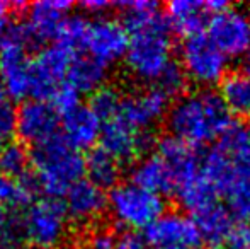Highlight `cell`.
Segmentation results:
<instances>
[{"label": "cell", "instance_id": "obj_40", "mask_svg": "<svg viewBox=\"0 0 250 249\" xmlns=\"http://www.w3.org/2000/svg\"><path fill=\"white\" fill-rule=\"evenodd\" d=\"M249 17H250V14H249Z\"/></svg>", "mask_w": 250, "mask_h": 249}, {"label": "cell", "instance_id": "obj_4", "mask_svg": "<svg viewBox=\"0 0 250 249\" xmlns=\"http://www.w3.org/2000/svg\"><path fill=\"white\" fill-rule=\"evenodd\" d=\"M68 232L65 205L56 198H36L19 213V234L33 249H56Z\"/></svg>", "mask_w": 250, "mask_h": 249}, {"label": "cell", "instance_id": "obj_22", "mask_svg": "<svg viewBox=\"0 0 250 249\" xmlns=\"http://www.w3.org/2000/svg\"><path fill=\"white\" fill-rule=\"evenodd\" d=\"M220 96L231 114L250 118V55L245 57L240 68L223 79Z\"/></svg>", "mask_w": 250, "mask_h": 249}, {"label": "cell", "instance_id": "obj_13", "mask_svg": "<svg viewBox=\"0 0 250 249\" xmlns=\"http://www.w3.org/2000/svg\"><path fill=\"white\" fill-rule=\"evenodd\" d=\"M60 114L46 101L29 99L17 110L16 133L22 142L36 147L58 135Z\"/></svg>", "mask_w": 250, "mask_h": 249}, {"label": "cell", "instance_id": "obj_28", "mask_svg": "<svg viewBox=\"0 0 250 249\" xmlns=\"http://www.w3.org/2000/svg\"><path fill=\"white\" fill-rule=\"evenodd\" d=\"M123 94L118 89L111 86H104L101 89H97L96 92H92L90 97V110L97 114V118L101 120V123L111 120L118 114L119 106H121Z\"/></svg>", "mask_w": 250, "mask_h": 249}, {"label": "cell", "instance_id": "obj_37", "mask_svg": "<svg viewBox=\"0 0 250 249\" xmlns=\"http://www.w3.org/2000/svg\"><path fill=\"white\" fill-rule=\"evenodd\" d=\"M7 215H9V213L3 210V206H0V237H2V232L7 226Z\"/></svg>", "mask_w": 250, "mask_h": 249}, {"label": "cell", "instance_id": "obj_15", "mask_svg": "<svg viewBox=\"0 0 250 249\" xmlns=\"http://www.w3.org/2000/svg\"><path fill=\"white\" fill-rule=\"evenodd\" d=\"M101 149L112 156L119 164L143 157L150 143V133L136 132L118 116L104 121L101 130Z\"/></svg>", "mask_w": 250, "mask_h": 249}, {"label": "cell", "instance_id": "obj_16", "mask_svg": "<svg viewBox=\"0 0 250 249\" xmlns=\"http://www.w3.org/2000/svg\"><path fill=\"white\" fill-rule=\"evenodd\" d=\"M60 118L62 136L75 150H89L99 142L102 123L90 106L79 104Z\"/></svg>", "mask_w": 250, "mask_h": 249}, {"label": "cell", "instance_id": "obj_23", "mask_svg": "<svg viewBox=\"0 0 250 249\" xmlns=\"http://www.w3.org/2000/svg\"><path fill=\"white\" fill-rule=\"evenodd\" d=\"M107 79V67L104 63L94 60L85 53H75L66 73V84L72 86L79 94L96 92L104 87Z\"/></svg>", "mask_w": 250, "mask_h": 249}, {"label": "cell", "instance_id": "obj_19", "mask_svg": "<svg viewBox=\"0 0 250 249\" xmlns=\"http://www.w3.org/2000/svg\"><path fill=\"white\" fill-rule=\"evenodd\" d=\"M155 152L167 162V166L174 173L177 188L201 171V159L196 154L194 147L188 145V143H184L182 140L175 138L172 135L162 136L157 142V150Z\"/></svg>", "mask_w": 250, "mask_h": 249}, {"label": "cell", "instance_id": "obj_17", "mask_svg": "<svg viewBox=\"0 0 250 249\" xmlns=\"http://www.w3.org/2000/svg\"><path fill=\"white\" fill-rule=\"evenodd\" d=\"M65 210L68 219L79 224L97 220L107 208V196L104 189L89 180H80L65 193Z\"/></svg>", "mask_w": 250, "mask_h": 249}, {"label": "cell", "instance_id": "obj_29", "mask_svg": "<svg viewBox=\"0 0 250 249\" xmlns=\"http://www.w3.org/2000/svg\"><path fill=\"white\" fill-rule=\"evenodd\" d=\"M155 87L160 89L168 99L177 96H184V91L188 87V77H186L184 70L181 68V65L172 62L157 79Z\"/></svg>", "mask_w": 250, "mask_h": 249}, {"label": "cell", "instance_id": "obj_25", "mask_svg": "<svg viewBox=\"0 0 250 249\" xmlns=\"http://www.w3.org/2000/svg\"><path fill=\"white\" fill-rule=\"evenodd\" d=\"M175 195H177L181 205L186 210H189L192 215L218 202L216 191L209 184V181L204 178L203 171H199L196 176L189 178L188 181H184L177 188Z\"/></svg>", "mask_w": 250, "mask_h": 249}, {"label": "cell", "instance_id": "obj_12", "mask_svg": "<svg viewBox=\"0 0 250 249\" xmlns=\"http://www.w3.org/2000/svg\"><path fill=\"white\" fill-rule=\"evenodd\" d=\"M168 97L157 87L143 89L138 92L123 96L121 106L116 116L125 121L136 132L148 133L151 126H155L165 116L168 108Z\"/></svg>", "mask_w": 250, "mask_h": 249}, {"label": "cell", "instance_id": "obj_7", "mask_svg": "<svg viewBox=\"0 0 250 249\" xmlns=\"http://www.w3.org/2000/svg\"><path fill=\"white\" fill-rule=\"evenodd\" d=\"M77 51L55 41L44 46L34 58H31L29 68V97L40 101H50L53 94L66 84V73Z\"/></svg>", "mask_w": 250, "mask_h": 249}, {"label": "cell", "instance_id": "obj_32", "mask_svg": "<svg viewBox=\"0 0 250 249\" xmlns=\"http://www.w3.org/2000/svg\"><path fill=\"white\" fill-rule=\"evenodd\" d=\"M225 249H250V224L235 222L225 241Z\"/></svg>", "mask_w": 250, "mask_h": 249}, {"label": "cell", "instance_id": "obj_3", "mask_svg": "<svg viewBox=\"0 0 250 249\" xmlns=\"http://www.w3.org/2000/svg\"><path fill=\"white\" fill-rule=\"evenodd\" d=\"M31 167L38 189L48 198L58 200L73 184L83 180L85 159L58 133L34 147L31 152Z\"/></svg>", "mask_w": 250, "mask_h": 249}, {"label": "cell", "instance_id": "obj_33", "mask_svg": "<svg viewBox=\"0 0 250 249\" xmlns=\"http://www.w3.org/2000/svg\"><path fill=\"white\" fill-rule=\"evenodd\" d=\"M114 249H148L145 236L136 230H125L119 236H116Z\"/></svg>", "mask_w": 250, "mask_h": 249}, {"label": "cell", "instance_id": "obj_1", "mask_svg": "<svg viewBox=\"0 0 250 249\" xmlns=\"http://www.w3.org/2000/svg\"><path fill=\"white\" fill-rule=\"evenodd\" d=\"M125 14V27L129 34L125 60L129 73L143 82H157L172 62L174 43L165 17L151 0L118 2Z\"/></svg>", "mask_w": 250, "mask_h": 249}, {"label": "cell", "instance_id": "obj_31", "mask_svg": "<svg viewBox=\"0 0 250 249\" xmlns=\"http://www.w3.org/2000/svg\"><path fill=\"white\" fill-rule=\"evenodd\" d=\"M114 232L105 229V227H97V229H92L83 236V239L79 243L77 249H114Z\"/></svg>", "mask_w": 250, "mask_h": 249}, {"label": "cell", "instance_id": "obj_14", "mask_svg": "<svg viewBox=\"0 0 250 249\" xmlns=\"http://www.w3.org/2000/svg\"><path fill=\"white\" fill-rule=\"evenodd\" d=\"M27 21L24 23L31 45H43L48 41L55 43L68 19L72 3L63 0H43L27 5Z\"/></svg>", "mask_w": 250, "mask_h": 249}, {"label": "cell", "instance_id": "obj_35", "mask_svg": "<svg viewBox=\"0 0 250 249\" xmlns=\"http://www.w3.org/2000/svg\"><path fill=\"white\" fill-rule=\"evenodd\" d=\"M10 9H14V3L0 2V33L9 27V14Z\"/></svg>", "mask_w": 250, "mask_h": 249}, {"label": "cell", "instance_id": "obj_18", "mask_svg": "<svg viewBox=\"0 0 250 249\" xmlns=\"http://www.w3.org/2000/svg\"><path fill=\"white\" fill-rule=\"evenodd\" d=\"M131 181L162 198L167 195H175L177 189L174 173L157 152L143 156L136 160L131 169Z\"/></svg>", "mask_w": 250, "mask_h": 249}, {"label": "cell", "instance_id": "obj_20", "mask_svg": "<svg viewBox=\"0 0 250 249\" xmlns=\"http://www.w3.org/2000/svg\"><path fill=\"white\" fill-rule=\"evenodd\" d=\"M209 16L206 9V2L196 0H172L165 7V21L174 33L184 36L186 40L198 36L206 24V17Z\"/></svg>", "mask_w": 250, "mask_h": 249}, {"label": "cell", "instance_id": "obj_10", "mask_svg": "<svg viewBox=\"0 0 250 249\" xmlns=\"http://www.w3.org/2000/svg\"><path fill=\"white\" fill-rule=\"evenodd\" d=\"M128 43L129 34L123 23L111 17H99L94 21L89 19L82 53L109 67L111 63L125 58Z\"/></svg>", "mask_w": 250, "mask_h": 249}, {"label": "cell", "instance_id": "obj_9", "mask_svg": "<svg viewBox=\"0 0 250 249\" xmlns=\"http://www.w3.org/2000/svg\"><path fill=\"white\" fill-rule=\"evenodd\" d=\"M208 40L230 60L250 55V17L244 10L228 7L208 21Z\"/></svg>", "mask_w": 250, "mask_h": 249}, {"label": "cell", "instance_id": "obj_36", "mask_svg": "<svg viewBox=\"0 0 250 249\" xmlns=\"http://www.w3.org/2000/svg\"><path fill=\"white\" fill-rule=\"evenodd\" d=\"M0 249H22L19 243L16 239H12L10 236L0 237Z\"/></svg>", "mask_w": 250, "mask_h": 249}, {"label": "cell", "instance_id": "obj_2", "mask_svg": "<svg viewBox=\"0 0 250 249\" xmlns=\"http://www.w3.org/2000/svg\"><path fill=\"white\" fill-rule=\"evenodd\" d=\"M167 125L172 136L196 149L218 142L235 123L220 92L203 89L179 97L168 110Z\"/></svg>", "mask_w": 250, "mask_h": 249}, {"label": "cell", "instance_id": "obj_8", "mask_svg": "<svg viewBox=\"0 0 250 249\" xmlns=\"http://www.w3.org/2000/svg\"><path fill=\"white\" fill-rule=\"evenodd\" d=\"M181 68L186 77L203 87L223 82L228 75V58L204 34L188 38L181 46Z\"/></svg>", "mask_w": 250, "mask_h": 249}, {"label": "cell", "instance_id": "obj_11", "mask_svg": "<svg viewBox=\"0 0 250 249\" xmlns=\"http://www.w3.org/2000/svg\"><path fill=\"white\" fill-rule=\"evenodd\" d=\"M148 249H199L198 226L182 212H164L145 230Z\"/></svg>", "mask_w": 250, "mask_h": 249}, {"label": "cell", "instance_id": "obj_27", "mask_svg": "<svg viewBox=\"0 0 250 249\" xmlns=\"http://www.w3.org/2000/svg\"><path fill=\"white\" fill-rule=\"evenodd\" d=\"M31 152L19 142H7L0 149V173L3 178H24L29 174Z\"/></svg>", "mask_w": 250, "mask_h": 249}, {"label": "cell", "instance_id": "obj_21", "mask_svg": "<svg viewBox=\"0 0 250 249\" xmlns=\"http://www.w3.org/2000/svg\"><path fill=\"white\" fill-rule=\"evenodd\" d=\"M194 224L198 226L201 239L209 248H223L228 232L233 227L235 220L230 210L220 202L213 203L208 208L194 213Z\"/></svg>", "mask_w": 250, "mask_h": 249}, {"label": "cell", "instance_id": "obj_38", "mask_svg": "<svg viewBox=\"0 0 250 249\" xmlns=\"http://www.w3.org/2000/svg\"><path fill=\"white\" fill-rule=\"evenodd\" d=\"M7 31V29H5ZM5 31H2L0 33V48H2V43H3V36H5Z\"/></svg>", "mask_w": 250, "mask_h": 249}, {"label": "cell", "instance_id": "obj_6", "mask_svg": "<svg viewBox=\"0 0 250 249\" xmlns=\"http://www.w3.org/2000/svg\"><path fill=\"white\" fill-rule=\"evenodd\" d=\"M31 46L24 24L7 27L0 48V86L14 101L29 97Z\"/></svg>", "mask_w": 250, "mask_h": 249}, {"label": "cell", "instance_id": "obj_39", "mask_svg": "<svg viewBox=\"0 0 250 249\" xmlns=\"http://www.w3.org/2000/svg\"><path fill=\"white\" fill-rule=\"evenodd\" d=\"M247 132H249V135H250V123H249V128H247Z\"/></svg>", "mask_w": 250, "mask_h": 249}, {"label": "cell", "instance_id": "obj_24", "mask_svg": "<svg viewBox=\"0 0 250 249\" xmlns=\"http://www.w3.org/2000/svg\"><path fill=\"white\" fill-rule=\"evenodd\" d=\"M38 184L33 176L3 178L0 176V206L7 213H21L36 200Z\"/></svg>", "mask_w": 250, "mask_h": 249}, {"label": "cell", "instance_id": "obj_26", "mask_svg": "<svg viewBox=\"0 0 250 249\" xmlns=\"http://www.w3.org/2000/svg\"><path fill=\"white\" fill-rule=\"evenodd\" d=\"M119 166L121 164L109 156L101 147L92 149L85 159V173L89 174V181L99 188H114L119 180Z\"/></svg>", "mask_w": 250, "mask_h": 249}, {"label": "cell", "instance_id": "obj_5", "mask_svg": "<svg viewBox=\"0 0 250 249\" xmlns=\"http://www.w3.org/2000/svg\"><path fill=\"white\" fill-rule=\"evenodd\" d=\"M111 215L126 230L148 229L151 224L164 213V198L150 193L133 181L118 183L111 188L107 196Z\"/></svg>", "mask_w": 250, "mask_h": 249}, {"label": "cell", "instance_id": "obj_30", "mask_svg": "<svg viewBox=\"0 0 250 249\" xmlns=\"http://www.w3.org/2000/svg\"><path fill=\"white\" fill-rule=\"evenodd\" d=\"M17 108L14 99L0 86V142H9L16 135Z\"/></svg>", "mask_w": 250, "mask_h": 249}, {"label": "cell", "instance_id": "obj_34", "mask_svg": "<svg viewBox=\"0 0 250 249\" xmlns=\"http://www.w3.org/2000/svg\"><path fill=\"white\" fill-rule=\"evenodd\" d=\"M82 7L85 10H89L90 14H102L109 9H114L116 3L112 2H104V0H92V2H83Z\"/></svg>", "mask_w": 250, "mask_h": 249}]
</instances>
